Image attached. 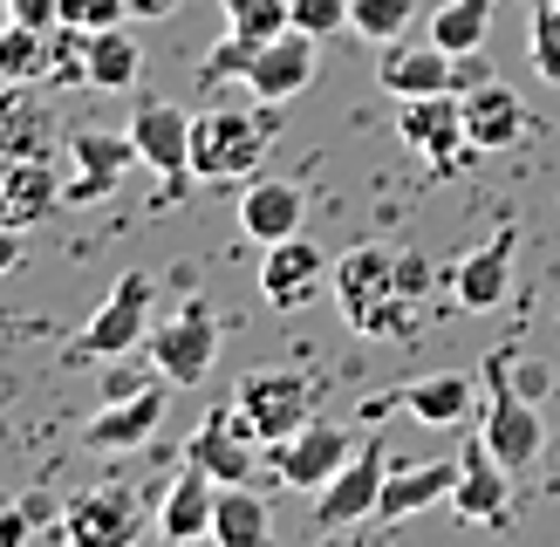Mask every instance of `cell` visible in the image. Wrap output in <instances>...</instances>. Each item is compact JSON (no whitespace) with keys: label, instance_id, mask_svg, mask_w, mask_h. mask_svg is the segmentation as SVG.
<instances>
[{"label":"cell","instance_id":"cell-1","mask_svg":"<svg viewBox=\"0 0 560 547\" xmlns=\"http://www.w3.org/2000/svg\"><path fill=\"white\" fill-rule=\"evenodd\" d=\"M328 288L342 301V322L355 336L404 342V336H417V322H424V301H410L397 288V254H389V246H349V254L335 260Z\"/></svg>","mask_w":560,"mask_h":547},{"label":"cell","instance_id":"cell-2","mask_svg":"<svg viewBox=\"0 0 560 547\" xmlns=\"http://www.w3.org/2000/svg\"><path fill=\"white\" fill-rule=\"evenodd\" d=\"M273 130H280V109L273 103H212L191 117V178L199 185H233V178H254L267 151H273Z\"/></svg>","mask_w":560,"mask_h":547},{"label":"cell","instance_id":"cell-3","mask_svg":"<svg viewBox=\"0 0 560 547\" xmlns=\"http://www.w3.org/2000/svg\"><path fill=\"white\" fill-rule=\"evenodd\" d=\"M486 418H479V438L513 465V473H526L540 452H547V424H540V410H534V397L513 383V342H499L492 356H486Z\"/></svg>","mask_w":560,"mask_h":547},{"label":"cell","instance_id":"cell-4","mask_svg":"<svg viewBox=\"0 0 560 547\" xmlns=\"http://www.w3.org/2000/svg\"><path fill=\"white\" fill-rule=\"evenodd\" d=\"M151 309H158V281L151 274H117V288L103 294V309L75 328L69 363H109V356H130L151 336Z\"/></svg>","mask_w":560,"mask_h":547},{"label":"cell","instance_id":"cell-5","mask_svg":"<svg viewBox=\"0 0 560 547\" xmlns=\"http://www.w3.org/2000/svg\"><path fill=\"white\" fill-rule=\"evenodd\" d=\"M315 404H322V383L301 376V370H254V376H240V391H233V410L246 418V431H254L260 445H280V438H294L301 424H315Z\"/></svg>","mask_w":560,"mask_h":547},{"label":"cell","instance_id":"cell-6","mask_svg":"<svg viewBox=\"0 0 560 547\" xmlns=\"http://www.w3.org/2000/svg\"><path fill=\"white\" fill-rule=\"evenodd\" d=\"M144 349H151V370H158L164 383H178V391H185V383H206L212 356H219V315H212V301H206V294L178 301V315L151 322Z\"/></svg>","mask_w":560,"mask_h":547},{"label":"cell","instance_id":"cell-7","mask_svg":"<svg viewBox=\"0 0 560 547\" xmlns=\"http://www.w3.org/2000/svg\"><path fill=\"white\" fill-rule=\"evenodd\" d=\"M62 547H137L144 540V492L130 486H82L62 500Z\"/></svg>","mask_w":560,"mask_h":547},{"label":"cell","instance_id":"cell-8","mask_svg":"<svg viewBox=\"0 0 560 547\" xmlns=\"http://www.w3.org/2000/svg\"><path fill=\"white\" fill-rule=\"evenodd\" d=\"M397 137L431 164L438 178H452L458 164L471 158V137H465V96H458V90L404 96V109H397Z\"/></svg>","mask_w":560,"mask_h":547},{"label":"cell","instance_id":"cell-9","mask_svg":"<svg viewBox=\"0 0 560 547\" xmlns=\"http://www.w3.org/2000/svg\"><path fill=\"white\" fill-rule=\"evenodd\" d=\"M383 479H389V452H383L376 431H362V445L349 452V465L315 492V527L335 534V527H355V520H370L376 500H383Z\"/></svg>","mask_w":560,"mask_h":547},{"label":"cell","instance_id":"cell-10","mask_svg":"<svg viewBox=\"0 0 560 547\" xmlns=\"http://www.w3.org/2000/svg\"><path fill=\"white\" fill-rule=\"evenodd\" d=\"M130 137H137V158L158 172V199H178V191L191 185V117L178 103H137V117H130Z\"/></svg>","mask_w":560,"mask_h":547},{"label":"cell","instance_id":"cell-11","mask_svg":"<svg viewBox=\"0 0 560 547\" xmlns=\"http://www.w3.org/2000/svg\"><path fill=\"white\" fill-rule=\"evenodd\" d=\"M452 513L471 520V527H506L513 520V465L499 458L486 438H465V452H458Z\"/></svg>","mask_w":560,"mask_h":547},{"label":"cell","instance_id":"cell-12","mask_svg":"<svg viewBox=\"0 0 560 547\" xmlns=\"http://www.w3.org/2000/svg\"><path fill=\"white\" fill-rule=\"evenodd\" d=\"M69 164H75V172L62 178L69 206H96V199H109V191L124 185L130 164H144V158H137L130 130H75L69 137Z\"/></svg>","mask_w":560,"mask_h":547},{"label":"cell","instance_id":"cell-13","mask_svg":"<svg viewBox=\"0 0 560 547\" xmlns=\"http://www.w3.org/2000/svg\"><path fill=\"white\" fill-rule=\"evenodd\" d=\"M362 445V438L355 431H342V424H301L294 438H280V445H273V473L280 479H288L294 492H322L335 473H342V465H349V452Z\"/></svg>","mask_w":560,"mask_h":547},{"label":"cell","instance_id":"cell-14","mask_svg":"<svg viewBox=\"0 0 560 547\" xmlns=\"http://www.w3.org/2000/svg\"><path fill=\"white\" fill-rule=\"evenodd\" d=\"M69 206L48 158H0V233H27Z\"/></svg>","mask_w":560,"mask_h":547},{"label":"cell","instance_id":"cell-15","mask_svg":"<svg viewBox=\"0 0 560 547\" xmlns=\"http://www.w3.org/2000/svg\"><path fill=\"white\" fill-rule=\"evenodd\" d=\"M254 445H260V438L246 431V418L233 404H219V410L199 418V431L185 438V458L206 465L219 486H254Z\"/></svg>","mask_w":560,"mask_h":547},{"label":"cell","instance_id":"cell-16","mask_svg":"<svg viewBox=\"0 0 560 547\" xmlns=\"http://www.w3.org/2000/svg\"><path fill=\"white\" fill-rule=\"evenodd\" d=\"M315 69H322V42H315V35H301V27H288V35L260 42L254 75H246V96L280 109V103H294L307 82H315Z\"/></svg>","mask_w":560,"mask_h":547},{"label":"cell","instance_id":"cell-17","mask_svg":"<svg viewBox=\"0 0 560 547\" xmlns=\"http://www.w3.org/2000/svg\"><path fill=\"white\" fill-rule=\"evenodd\" d=\"M328 274H335V260H328L307 233H294V240H273V246H267V260H260V294L273 301V309H307V301L328 288Z\"/></svg>","mask_w":560,"mask_h":547},{"label":"cell","instance_id":"cell-18","mask_svg":"<svg viewBox=\"0 0 560 547\" xmlns=\"http://www.w3.org/2000/svg\"><path fill=\"white\" fill-rule=\"evenodd\" d=\"M479 383H486V376H471V370H431V376L404 383L397 397H376V404H370V418H383L389 404H404L417 424L452 431V424H465V418H471V404H479Z\"/></svg>","mask_w":560,"mask_h":547},{"label":"cell","instance_id":"cell-19","mask_svg":"<svg viewBox=\"0 0 560 547\" xmlns=\"http://www.w3.org/2000/svg\"><path fill=\"white\" fill-rule=\"evenodd\" d=\"M212 513H219V479L206 473V465H178L172 486H164L158 500V534L172 547H191V540H212Z\"/></svg>","mask_w":560,"mask_h":547},{"label":"cell","instance_id":"cell-20","mask_svg":"<svg viewBox=\"0 0 560 547\" xmlns=\"http://www.w3.org/2000/svg\"><path fill=\"white\" fill-rule=\"evenodd\" d=\"M376 82L389 96H438V90H458V55H444L431 35L424 42H383V62H376Z\"/></svg>","mask_w":560,"mask_h":547},{"label":"cell","instance_id":"cell-21","mask_svg":"<svg viewBox=\"0 0 560 547\" xmlns=\"http://www.w3.org/2000/svg\"><path fill=\"white\" fill-rule=\"evenodd\" d=\"M513 254H520V226H499L486 246H471V254L452 267L458 309H471V315L499 309V301H506V288H513Z\"/></svg>","mask_w":560,"mask_h":547},{"label":"cell","instance_id":"cell-22","mask_svg":"<svg viewBox=\"0 0 560 547\" xmlns=\"http://www.w3.org/2000/svg\"><path fill=\"white\" fill-rule=\"evenodd\" d=\"M158 418H164V376L158 383H137L130 397H109L96 418L82 424V445H96V452H137L158 431Z\"/></svg>","mask_w":560,"mask_h":547},{"label":"cell","instance_id":"cell-23","mask_svg":"<svg viewBox=\"0 0 560 547\" xmlns=\"http://www.w3.org/2000/svg\"><path fill=\"white\" fill-rule=\"evenodd\" d=\"M0 158H55V117L35 82H0Z\"/></svg>","mask_w":560,"mask_h":547},{"label":"cell","instance_id":"cell-24","mask_svg":"<svg viewBox=\"0 0 560 547\" xmlns=\"http://www.w3.org/2000/svg\"><path fill=\"white\" fill-rule=\"evenodd\" d=\"M301 219H307L301 185H288V178H246V191H240V233L246 240H260V246L294 240Z\"/></svg>","mask_w":560,"mask_h":547},{"label":"cell","instance_id":"cell-25","mask_svg":"<svg viewBox=\"0 0 560 547\" xmlns=\"http://www.w3.org/2000/svg\"><path fill=\"white\" fill-rule=\"evenodd\" d=\"M465 137L471 151H513L526 137V103L520 90H506V82H479V90H465Z\"/></svg>","mask_w":560,"mask_h":547},{"label":"cell","instance_id":"cell-26","mask_svg":"<svg viewBox=\"0 0 560 547\" xmlns=\"http://www.w3.org/2000/svg\"><path fill=\"white\" fill-rule=\"evenodd\" d=\"M458 486V458H431V465H389L383 479V500H376V520H410L438 500H452Z\"/></svg>","mask_w":560,"mask_h":547},{"label":"cell","instance_id":"cell-27","mask_svg":"<svg viewBox=\"0 0 560 547\" xmlns=\"http://www.w3.org/2000/svg\"><path fill=\"white\" fill-rule=\"evenodd\" d=\"M212 547H267V500L254 486H219Z\"/></svg>","mask_w":560,"mask_h":547},{"label":"cell","instance_id":"cell-28","mask_svg":"<svg viewBox=\"0 0 560 547\" xmlns=\"http://www.w3.org/2000/svg\"><path fill=\"white\" fill-rule=\"evenodd\" d=\"M424 35H431L444 55H479L486 35H492V0H444Z\"/></svg>","mask_w":560,"mask_h":547},{"label":"cell","instance_id":"cell-29","mask_svg":"<svg viewBox=\"0 0 560 547\" xmlns=\"http://www.w3.org/2000/svg\"><path fill=\"white\" fill-rule=\"evenodd\" d=\"M137 75H144V48L124 35V21L96 27L90 35V90H130Z\"/></svg>","mask_w":560,"mask_h":547},{"label":"cell","instance_id":"cell-30","mask_svg":"<svg viewBox=\"0 0 560 547\" xmlns=\"http://www.w3.org/2000/svg\"><path fill=\"white\" fill-rule=\"evenodd\" d=\"M0 82H48V27H0Z\"/></svg>","mask_w":560,"mask_h":547},{"label":"cell","instance_id":"cell-31","mask_svg":"<svg viewBox=\"0 0 560 547\" xmlns=\"http://www.w3.org/2000/svg\"><path fill=\"white\" fill-rule=\"evenodd\" d=\"M410 21H417V0H349V27L362 42H404L410 35Z\"/></svg>","mask_w":560,"mask_h":547},{"label":"cell","instance_id":"cell-32","mask_svg":"<svg viewBox=\"0 0 560 547\" xmlns=\"http://www.w3.org/2000/svg\"><path fill=\"white\" fill-rule=\"evenodd\" d=\"M226 8V27L233 35H254V42H273V35H288V0H219Z\"/></svg>","mask_w":560,"mask_h":547},{"label":"cell","instance_id":"cell-33","mask_svg":"<svg viewBox=\"0 0 560 547\" xmlns=\"http://www.w3.org/2000/svg\"><path fill=\"white\" fill-rule=\"evenodd\" d=\"M254 55H260V42L254 35H233V27H226V42H212L206 48V62H199V82H206V90H212V82H246V75H254Z\"/></svg>","mask_w":560,"mask_h":547},{"label":"cell","instance_id":"cell-34","mask_svg":"<svg viewBox=\"0 0 560 547\" xmlns=\"http://www.w3.org/2000/svg\"><path fill=\"white\" fill-rule=\"evenodd\" d=\"M534 69L540 82H560V0H534Z\"/></svg>","mask_w":560,"mask_h":547},{"label":"cell","instance_id":"cell-35","mask_svg":"<svg viewBox=\"0 0 560 547\" xmlns=\"http://www.w3.org/2000/svg\"><path fill=\"white\" fill-rule=\"evenodd\" d=\"M288 21L301 27V35L328 42V35H342V27H349V0H288Z\"/></svg>","mask_w":560,"mask_h":547},{"label":"cell","instance_id":"cell-36","mask_svg":"<svg viewBox=\"0 0 560 547\" xmlns=\"http://www.w3.org/2000/svg\"><path fill=\"white\" fill-rule=\"evenodd\" d=\"M55 8H62V21H69V27H82V35H96V27L130 21L124 0H55Z\"/></svg>","mask_w":560,"mask_h":547},{"label":"cell","instance_id":"cell-37","mask_svg":"<svg viewBox=\"0 0 560 547\" xmlns=\"http://www.w3.org/2000/svg\"><path fill=\"white\" fill-rule=\"evenodd\" d=\"M0 547H27V507L14 492H0Z\"/></svg>","mask_w":560,"mask_h":547},{"label":"cell","instance_id":"cell-38","mask_svg":"<svg viewBox=\"0 0 560 547\" xmlns=\"http://www.w3.org/2000/svg\"><path fill=\"white\" fill-rule=\"evenodd\" d=\"M397 288H404L410 301L431 294V267H424V254H397Z\"/></svg>","mask_w":560,"mask_h":547},{"label":"cell","instance_id":"cell-39","mask_svg":"<svg viewBox=\"0 0 560 547\" xmlns=\"http://www.w3.org/2000/svg\"><path fill=\"white\" fill-rule=\"evenodd\" d=\"M14 21H27V27H55V21H62V8H55V0H14Z\"/></svg>","mask_w":560,"mask_h":547},{"label":"cell","instance_id":"cell-40","mask_svg":"<svg viewBox=\"0 0 560 547\" xmlns=\"http://www.w3.org/2000/svg\"><path fill=\"white\" fill-rule=\"evenodd\" d=\"M124 8H130V21H172L185 0H124Z\"/></svg>","mask_w":560,"mask_h":547},{"label":"cell","instance_id":"cell-41","mask_svg":"<svg viewBox=\"0 0 560 547\" xmlns=\"http://www.w3.org/2000/svg\"><path fill=\"white\" fill-rule=\"evenodd\" d=\"M21 267V233H0V274Z\"/></svg>","mask_w":560,"mask_h":547},{"label":"cell","instance_id":"cell-42","mask_svg":"<svg viewBox=\"0 0 560 547\" xmlns=\"http://www.w3.org/2000/svg\"><path fill=\"white\" fill-rule=\"evenodd\" d=\"M14 21V0H0V27H8Z\"/></svg>","mask_w":560,"mask_h":547},{"label":"cell","instance_id":"cell-43","mask_svg":"<svg viewBox=\"0 0 560 547\" xmlns=\"http://www.w3.org/2000/svg\"><path fill=\"white\" fill-rule=\"evenodd\" d=\"M553 492H560V465H553Z\"/></svg>","mask_w":560,"mask_h":547}]
</instances>
